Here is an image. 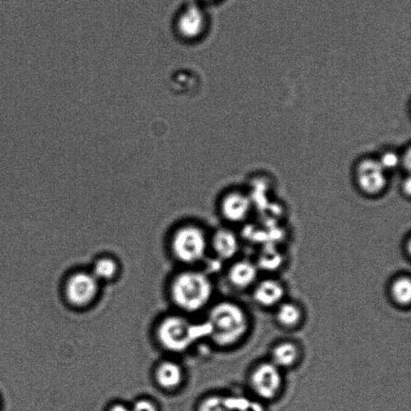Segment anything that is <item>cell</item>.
<instances>
[{
	"mask_svg": "<svg viewBox=\"0 0 411 411\" xmlns=\"http://www.w3.org/2000/svg\"><path fill=\"white\" fill-rule=\"evenodd\" d=\"M207 334L220 347L235 345L248 334L250 320L243 307L236 303L223 301L214 306L207 323Z\"/></svg>",
	"mask_w": 411,
	"mask_h": 411,
	"instance_id": "6da1fadb",
	"label": "cell"
},
{
	"mask_svg": "<svg viewBox=\"0 0 411 411\" xmlns=\"http://www.w3.org/2000/svg\"><path fill=\"white\" fill-rule=\"evenodd\" d=\"M172 297L177 306L187 312L204 308L212 296V283L200 271H184L175 277L172 286Z\"/></svg>",
	"mask_w": 411,
	"mask_h": 411,
	"instance_id": "7a4b0ae2",
	"label": "cell"
},
{
	"mask_svg": "<svg viewBox=\"0 0 411 411\" xmlns=\"http://www.w3.org/2000/svg\"><path fill=\"white\" fill-rule=\"evenodd\" d=\"M209 236L198 224L187 223L177 227L172 236V250L177 260L193 264L206 255Z\"/></svg>",
	"mask_w": 411,
	"mask_h": 411,
	"instance_id": "3957f363",
	"label": "cell"
},
{
	"mask_svg": "<svg viewBox=\"0 0 411 411\" xmlns=\"http://www.w3.org/2000/svg\"><path fill=\"white\" fill-rule=\"evenodd\" d=\"M157 337L164 349L181 353L193 344L199 337V331L187 319L180 316H170L157 327Z\"/></svg>",
	"mask_w": 411,
	"mask_h": 411,
	"instance_id": "277c9868",
	"label": "cell"
},
{
	"mask_svg": "<svg viewBox=\"0 0 411 411\" xmlns=\"http://www.w3.org/2000/svg\"><path fill=\"white\" fill-rule=\"evenodd\" d=\"M249 384L258 400L273 401L283 388L282 370L270 361L259 363L251 372Z\"/></svg>",
	"mask_w": 411,
	"mask_h": 411,
	"instance_id": "5b68a950",
	"label": "cell"
},
{
	"mask_svg": "<svg viewBox=\"0 0 411 411\" xmlns=\"http://www.w3.org/2000/svg\"><path fill=\"white\" fill-rule=\"evenodd\" d=\"M354 180L360 191L368 196L382 194L387 184L385 169L378 160L372 159H365L357 164Z\"/></svg>",
	"mask_w": 411,
	"mask_h": 411,
	"instance_id": "8992f818",
	"label": "cell"
},
{
	"mask_svg": "<svg viewBox=\"0 0 411 411\" xmlns=\"http://www.w3.org/2000/svg\"><path fill=\"white\" fill-rule=\"evenodd\" d=\"M98 281L93 274L78 273L66 283V295L71 305L84 307L95 299L98 293Z\"/></svg>",
	"mask_w": 411,
	"mask_h": 411,
	"instance_id": "52a82bcc",
	"label": "cell"
},
{
	"mask_svg": "<svg viewBox=\"0 0 411 411\" xmlns=\"http://www.w3.org/2000/svg\"><path fill=\"white\" fill-rule=\"evenodd\" d=\"M207 20L205 12L197 5H189L183 9L177 19L176 29L187 41H196L204 35Z\"/></svg>",
	"mask_w": 411,
	"mask_h": 411,
	"instance_id": "ba28073f",
	"label": "cell"
},
{
	"mask_svg": "<svg viewBox=\"0 0 411 411\" xmlns=\"http://www.w3.org/2000/svg\"><path fill=\"white\" fill-rule=\"evenodd\" d=\"M250 208L248 196L238 192L225 194L219 204L220 216L229 223L242 222L248 217Z\"/></svg>",
	"mask_w": 411,
	"mask_h": 411,
	"instance_id": "9c48e42d",
	"label": "cell"
},
{
	"mask_svg": "<svg viewBox=\"0 0 411 411\" xmlns=\"http://www.w3.org/2000/svg\"><path fill=\"white\" fill-rule=\"evenodd\" d=\"M286 288L274 278L256 282L253 290V299L258 306L264 308H276L283 301Z\"/></svg>",
	"mask_w": 411,
	"mask_h": 411,
	"instance_id": "30bf717a",
	"label": "cell"
},
{
	"mask_svg": "<svg viewBox=\"0 0 411 411\" xmlns=\"http://www.w3.org/2000/svg\"><path fill=\"white\" fill-rule=\"evenodd\" d=\"M209 244L220 260H230L237 254L239 249L238 236L227 227H219L210 237Z\"/></svg>",
	"mask_w": 411,
	"mask_h": 411,
	"instance_id": "8fae6325",
	"label": "cell"
},
{
	"mask_svg": "<svg viewBox=\"0 0 411 411\" xmlns=\"http://www.w3.org/2000/svg\"><path fill=\"white\" fill-rule=\"evenodd\" d=\"M301 358V347L292 340L276 344L270 353L269 361L281 370L293 368Z\"/></svg>",
	"mask_w": 411,
	"mask_h": 411,
	"instance_id": "7c38bea8",
	"label": "cell"
},
{
	"mask_svg": "<svg viewBox=\"0 0 411 411\" xmlns=\"http://www.w3.org/2000/svg\"><path fill=\"white\" fill-rule=\"evenodd\" d=\"M258 275L256 264L243 260L232 264L229 271V280L233 287L246 289L256 283Z\"/></svg>",
	"mask_w": 411,
	"mask_h": 411,
	"instance_id": "4fadbf2b",
	"label": "cell"
},
{
	"mask_svg": "<svg viewBox=\"0 0 411 411\" xmlns=\"http://www.w3.org/2000/svg\"><path fill=\"white\" fill-rule=\"evenodd\" d=\"M275 318L277 324L282 328L293 330L301 325L303 311L296 303L283 301L276 307Z\"/></svg>",
	"mask_w": 411,
	"mask_h": 411,
	"instance_id": "5bb4252c",
	"label": "cell"
},
{
	"mask_svg": "<svg viewBox=\"0 0 411 411\" xmlns=\"http://www.w3.org/2000/svg\"><path fill=\"white\" fill-rule=\"evenodd\" d=\"M183 378L181 366L175 362L161 363L155 372L157 383L163 389L172 390L179 387Z\"/></svg>",
	"mask_w": 411,
	"mask_h": 411,
	"instance_id": "9a60e30c",
	"label": "cell"
},
{
	"mask_svg": "<svg viewBox=\"0 0 411 411\" xmlns=\"http://www.w3.org/2000/svg\"><path fill=\"white\" fill-rule=\"evenodd\" d=\"M390 295L397 306L407 307L411 301V279L410 276L402 275L395 278L390 286Z\"/></svg>",
	"mask_w": 411,
	"mask_h": 411,
	"instance_id": "2e32d148",
	"label": "cell"
},
{
	"mask_svg": "<svg viewBox=\"0 0 411 411\" xmlns=\"http://www.w3.org/2000/svg\"><path fill=\"white\" fill-rule=\"evenodd\" d=\"M118 270V265L113 259L103 257L95 262L92 274L97 278L98 281L100 280L110 281L116 276Z\"/></svg>",
	"mask_w": 411,
	"mask_h": 411,
	"instance_id": "e0dca14e",
	"label": "cell"
},
{
	"mask_svg": "<svg viewBox=\"0 0 411 411\" xmlns=\"http://www.w3.org/2000/svg\"><path fill=\"white\" fill-rule=\"evenodd\" d=\"M199 411H235L233 397L214 395L202 401Z\"/></svg>",
	"mask_w": 411,
	"mask_h": 411,
	"instance_id": "ac0fdd59",
	"label": "cell"
},
{
	"mask_svg": "<svg viewBox=\"0 0 411 411\" xmlns=\"http://www.w3.org/2000/svg\"><path fill=\"white\" fill-rule=\"evenodd\" d=\"M282 263V257L279 253L269 250L262 253L256 265L259 269L274 271L279 269Z\"/></svg>",
	"mask_w": 411,
	"mask_h": 411,
	"instance_id": "d6986e66",
	"label": "cell"
},
{
	"mask_svg": "<svg viewBox=\"0 0 411 411\" xmlns=\"http://www.w3.org/2000/svg\"><path fill=\"white\" fill-rule=\"evenodd\" d=\"M378 161L387 172V170L395 169L400 164V157L393 153H387L383 155L381 160Z\"/></svg>",
	"mask_w": 411,
	"mask_h": 411,
	"instance_id": "ffe728a7",
	"label": "cell"
},
{
	"mask_svg": "<svg viewBox=\"0 0 411 411\" xmlns=\"http://www.w3.org/2000/svg\"><path fill=\"white\" fill-rule=\"evenodd\" d=\"M131 411H157L155 404L148 400H141L137 401Z\"/></svg>",
	"mask_w": 411,
	"mask_h": 411,
	"instance_id": "44dd1931",
	"label": "cell"
},
{
	"mask_svg": "<svg viewBox=\"0 0 411 411\" xmlns=\"http://www.w3.org/2000/svg\"><path fill=\"white\" fill-rule=\"evenodd\" d=\"M402 189L403 191V194H406L410 197V178L407 179V182H403V184L402 186Z\"/></svg>",
	"mask_w": 411,
	"mask_h": 411,
	"instance_id": "7402d4cb",
	"label": "cell"
},
{
	"mask_svg": "<svg viewBox=\"0 0 411 411\" xmlns=\"http://www.w3.org/2000/svg\"><path fill=\"white\" fill-rule=\"evenodd\" d=\"M109 411H131L130 409L124 406L122 404H116L115 406H113Z\"/></svg>",
	"mask_w": 411,
	"mask_h": 411,
	"instance_id": "603a6c76",
	"label": "cell"
},
{
	"mask_svg": "<svg viewBox=\"0 0 411 411\" xmlns=\"http://www.w3.org/2000/svg\"><path fill=\"white\" fill-rule=\"evenodd\" d=\"M204 1L213 2V1H217V0H204Z\"/></svg>",
	"mask_w": 411,
	"mask_h": 411,
	"instance_id": "cb8c5ba5",
	"label": "cell"
}]
</instances>
